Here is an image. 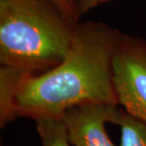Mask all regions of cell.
<instances>
[{"instance_id":"cell-1","label":"cell","mask_w":146,"mask_h":146,"mask_svg":"<svg viewBox=\"0 0 146 146\" xmlns=\"http://www.w3.org/2000/svg\"><path fill=\"white\" fill-rule=\"evenodd\" d=\"M121 31L103 22H79L68 55L53 68L24 74L14 99L15 118H61L87 104H118L112 62Z\"/></svg>"},{"instance_id":"cell-2","label":"cell","mask_w":146,"mask_h":146,"mask_svg":"<svg viewBox=\"0 0 146 146\" xmlns=\"http://www.w3.org/2000/svg\"><path fill=\"white\" fill-rule=\"evenodd\" d=\"M79 22L53 0H0V64L36 75L68 55Z\"/></svg>"},{"instance_id":"cell-3","label":"cell","mask_w":146,"mask_h":146,"mask_svg":"<svg viewBox=\"0 0 146 146\" xmlns=\"http://www.w3.org/2000/svg\"><path fill=\"white\" fill-rule=\"evenodd\" d=\"M112 72L119 106L146 123V39L121 33Z\"/></svg>"},{"instance_id":"cell-4","label":"cell","mask_w":146,"mask_h":146,"mask_svg":"<svg viewBox=\"0 0 146 146\" xmlns=\"http://www.w3.org/2000/svg\"><path fill=\"white\" fill-rule=\"evenodd\" d=\"M122 108L111 104H87L73 106L61 117L72 146H116L106 124H116Z\"/></svg>"},{"instance_id":"cell-5","label":"cell","mask_w":146,"mask_h":146,"mask_svg":"<svg viewBox=\"0 0 146 146\" xmlns=\"http://www.w3.org/2000/svg\"><path fill=\"white\" fill-rule=\"evenodd\" d=\"M25 73L17 69L1 66L0 68V125L6 126L13 121L14 99L19 82Z\"/></svg>"},{"instance_id":"cell-6","label":"cell","mask_w":146,"mask_h":146,"mask_svg":"<svg viewBox=\"0 0 146 146\" xmlns=\"http://www.w3.org/2000/svg\"><path fill=\"white\" fill-rule=\"evenodd\" d=\"M42 146H72L61 118L34 119Z\"/></svg>"},{"instance_id":"cell-7","label":"cell","mask_w":146,"mask_h":146,"mask_svg":"<svg viewBox=\"0 0 146 146\" xmlns=\"http://www.w3.org/2000/svg\"><path fill=\"white\" fill-rule=\"evenodd\" d=\"M117 125L121 128L119 146H146V123L122 109Z\"/></svg>"},{"instance_id":"cell-8","label":"cell","mask_w":146,"mask_h":146,"mask_svg":"<svg viewBox=\"0 0 146 146\" xmlns=\"http://www.w3.org/2000/svg\"><path fill=\"white\" fill-rule=\"evenodd\" d=\"M70 13L71 16L77 22L84 14L94 10L99 6L104 5L112 0H62Z\"/></svg>"},{"instance_id":"cell-9","label":"cell","mask_w":146,"mask_h":146,"mask_svg":"<svg viewBox=\"0 0 146 146\" xmlns=\"http://www.w3.org/2000/svg\"><path fill=\"white\" fill-rule=\"evenodd\" d=\"M53 1L56 3L58 6H59V8L64 11V13L66 14V15H68V17H70L71 19L74 20V18H73V17L71 16V14H70V13H69V11L68 10V8L66 7V5L64 4V2L62 1V0H53ZM74 21H76V20H74ZM76 22H77V21H76Z\"/></svg>"}]
</instances>
